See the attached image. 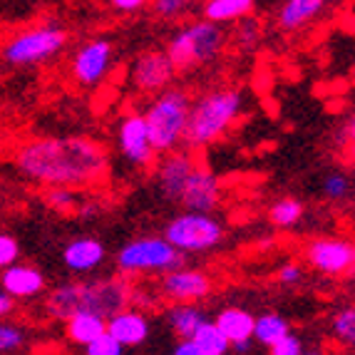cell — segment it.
<instances>
[{
	"label": "cell",
	"mask_w": 355,
	"mask_h": 355,
	"mask_svg": "<svg viewBox=\"0 0 355 355\" xmlns=\"http://www.w3.org/2000/svg\"><path fill=\"white\" fill-rule=\"evenodd\" d=\"M105 328L122 348H139L152 336V320L139 308H130V306H125L122 311L110 315Z\"/></svg>",
	"instance_id": "cell-16"
},
{
	"label": "cell",
	"mask_w": 355,
	"mask_h": 355,
	"mask_svg": "<svg viewBox=\"0 0 355 355\" xmlns=\"http://www.w3.org/2000/svg\"><path fill=\"white\" fill-rule=\"evenodd\" d=\"M214 279L202 268H187L182 266L169 268V271L159 273V284H157V293L162 298L172 303H196L211 296Z\"/></svg>",
	"instance_id": "cell-11"
},
{
	"label": "cell",
	"mask_w": 355,
	"mask_h": 355,
	"mask_svg": "<svg viewBox=\"0 0 355 355\" xmlns=\"http://www.w3.org/2000/svg\"><path fill=\"white\" fill-rule=\"evenodd\" d=\"M67 40H70V35H67L65 28H60L55 23H42L8 37L0 45V58L6 65L18 67V70L37 67L48 60L58 58L67 48Z\"/></svg>",
	"instance_id": "cell-5"
},
{
	"label": "cell",
	"mask_w": 355,
	"mask_h": 355,
	"mask_svg": "<svg viewBox=\"0 0 355 355\" xmlns=\"http://www.w3.org/2000/svg\"><path fill=\"white\" fill-rule=\"evenodd\" d=\"M105 326H107V320L100 318L97 313L77 311V313H72L65 318V338L72 345L85 348V345L92 343L100 333H105Z\"/></svg>",
	"instance_id": "cell-21"
},
{
	"label": "cell",
	"mask_w": 355,
	"mask_h": 355,
	"mask_svg": "<svg viewBox=\"0 0 355 355\" xmlns=\"http://www.w3.org/2000/svg\"><path fill=\"white\" fill-rule=\"evenodd\" d=\"M246 97L239 87H214L191 100L184 144L196 152L216 144L241 119Z\"/></svg>",
	"instance_id": "cell-2"
},
{
	"label": "cell",
	"mask_w": 355,
	"mask_h": 355,
	"mask_svg": "<svg viewBox=\"0 0 355 355\" xmlns=\"http://www.w3.org/2000/svg\"><path fill=\"white\" fill-rule=\"evenodd\" d=\"M196 164V157L189 147L187 149H172V152H164L159 166H157V187H159V194L164 196L166 202L177 204L179 191H182L184 182L191 174Z\"/></svg>",
	"instance_id": "cell-15"
},
{
	"label": "cell",
	"mask_w": 355,
	"mask_h": 355,
	"mask_svg": "<svg viewBox=\"0 0 355 355\" xmlns=\"http://www.w3.org/2000/svg\"><path fill=\"white\" fill-rule=\"evenodd\" d=\"M117 149L122 159L135 169H149L157 159V152L149 139L142 112H125L117 122Z\"/></svg>",
	"instance_id": "cell-12"
},
{
	"label": "cell",
	"mask_w": 355,
	"mask_h": 355,
	"mask_svg": "<svg viewBox=\"0 0 355 355\" xmlns=\"http://www.w3.org/2000/svg\"><path fill=\"white\" fill-rule=\"evenodd\" d=\"M331 333L343 348H355V308L343 306L338 308L331 318Z\"/></svg>",
	"instance_id": "cell-27"
},
{
	"label": "cell",
	"mask_w": 355,
	"mask_h": 355,
	"mask_svg": "<svg viewBox=\"0 0 355 355\" xmlns=\"http://www.w3.org/2000/svg\"><path fill=\"white\" fill-rule=\"evenodd\" d=\"M261 37H263V30L261 25L256 23L251 15H243L241 23H236V33H234V45L243 53H249V50L259 48L261 45Z\"/></svg>",
	"instance_id": "cell-29"
},
{
	"label": "cell",
	"mask_w": 355,
	"mask_h": 355,
	"mask_svg": "<svg viewBox=\"0 0 355 355\" xmlns=\"http://www.w3.org/2000/svg\"><path fill=\"white\" fill-rule=\"evenodd\" d=\"M268 353L271 355H301L303 353V340L296 333H286L284 338H279L273 345H268Z\"/></svg>",
	"instance_id": "cell-35"
},
{
	"label": "cell",
	"mask_w": 355,
	"mask_h": 355,
	"mask_svg": "<svg viewBox=\"0 0 355 355\" xmlns=\"http://www.w3.org/2000/svg\"><path fill=\"white\" fill-rule=\"evenodd\" d=\"M191 340H194L199 355H226V353H231V343L224 338V333L216 328V323L209 320V318L204 320L202 326L196 328L194 336H191Z\"/></svg>",
	"instance_id": "cell-25"
},
{
	"label": "cell",
	"mask_w": 355,
	"mask_h": 355,
	"mask_svg": "<svg viewBox=\"0 0 355 355\" xmlns=\"http://www.w3.org/2000/svg\"><path fill=\"white\" fill-rule=\"evenodd\" d=\"M209 315L204 313L202 308H196V303H174L166 311V323L172 328V333L177 338H191L194 331L202 326Z\"/></svg>",
	"instance_id": "cell-23"
},
{
	"label": "cell",
	"mask_w": 355,
	"mask_h": 355,
	"mask_svg": "<svg viewBox=\"0 0 355 355\" xmlns=\"http://www.w3.org/2000/svg\"><path fill=\"white\" fill-rule=\"evenodd\" d=\"M130 296L132 284L125 281V276L77 281V311H89L105 320L125 306H130Z\"/></svg>",
	"instance_id": "cell-8"
},
{
	"label": "cell",
	"mask_w": 355,
	"mask_h": 355,
	"mask_svg": "<svg viewBox=\"0 0 355 355\" xmlns=\"http://www.w3.org/2000/svg\"><path fill=\"white\" fill-rule=\"evenodd\" d=\"M189 107L191 95L187 89L174 87V85L157 92L154 100L149 102L142 117L157 154L182 147L184 135H187V122H189Z\"/></svg>",
	"instance_id": "cell-4"
},
{
	"label": "cell",
	"mask_w": 355,
	"mask_h": 355,
	"mask_svg": "<svg viewBox=\"0 0 355 355\" xmlns=\"http://www.w3.org/2000/svg\"><path fill=\"white\" fill-rule=\"evenodd\" d=\"M85 353L87 355H122L125 353V348L114 340L110 333H107V328H105V333H100V336L92 340V343H87L85 345Z\"/></svg>",
	"instance_id": "cell-33"
},
{
	"label": "cell",
	"mask_w": 355,
	"mask_h": 355,
	"mask_svg": "<svg viewBox=\"0 0 355 355\" xmlns=\"http://www.w3.org/2000/svg\"><path fill=\"white\" fill-rule=\"evenodd\" d=\"M114 65V45L107 37H89L75 50L70 72L80 87L92 89L105 83Z\"/></svg>",
	"instance_id": "cell-9"
},
{
	"label": "cell",
	"mask_w": 355,
	"mask_h": 355,
	"mask_svg": "<svg viewBox=\"0 0 355 355\" xmlns=\"http://www.w3.org/2000/svg\"><path fill=\"white\" fill-rule=\"evenodd\" d=\"M196 0H149L154 18L166 20V23H177V20L187 18L194 10Z\"/></svg>",
	"instance_id": "cell-28"
},
{
	"label": "cell",
	"mask_w": 355,
	"mask_h": 355,
	"mask_svg": "<svg viewBox=\"0 0 355 355\" xmlns=\"http://www.w3.org/2000/svg\"><path fill=\"white\" fill-rule=\"evenodd\" d=\"M303 216H306V207H303V202L293 199V196L279 199L268 209V224L276 226V229H293V226L301 224Z\"/></svg>",
	"instance_id": "cell-26"
},
{
	"label": "cell",
	"mask_w": 355,
	"mask_h": 355,
	"mask_svg": "<svg viewBox=\"0 0 355 355\" xmlns=\"http://www.w3.org/2000/svg\"><path fill=\"white\" fill-rule=\"evenodd\" d=\"M226 45H229V35L219 23L196 20V23L179 28L169 37L164 53L172 60L177 75H189V72L214 65L224 55Z\"/></svg>",
	"instance_id": "cell-3"
},
{
	"label": "cell",
	"mask_w": 355,
	"mask_h": 355,
	"mask_svg": "<svg viewBox=\"0 0 355 355\" xmlns=\"http://www.w3.org/2000/svg\"><path fill=\"white\" fill-rule=\"evenodd\" d=\"M147 6H149V0H110V8L117 12H125V15L144 10Z\"/></svg>",
	"instance_id": "cell-37"
},
{
	"label": "cell",
	"mask_w": 355,
	"mask_h": 355,
	"mask_svg": "<svg viewBox=\"0 0 355 355\" xmlns=\"http://www.w3.org/2000/svg\"><path fill=\"white\" fill-rule=\"evenodd\" d=\"M256 8V0H204L202 12L204 20H211V23H236L243 15H251Z\"/></svg>",
	"instance_id": "cell-22"
},
{
	"label": "cell",
	"mask_w": 355,
	"mask_h": 355,
	"mask_svg": "<svg viewBox=\"0 0 355 355\" xmlns=\"http://www.w3.org/2000/svg\"><path fill=\"white\" fill-rule=\"evenodd\" d=\"M326 6L328 0H284V6L276 12V25L284 33H301L326 10Z\"/></svg>",
	"instance_id": "cell-20"
},
{
	"label": "cell",
	"mask_w": 355,
	"mask_h": 355,
	"mask_svg": "<svg viewBox=\"0 0 355 355\" xmlns=\"http://www.w3.org/2000/svg\"><path fill=\"white\" fill-rule=\"evenodd\" d=\"M177 70L164 50H144L130 67V83L139 95H157L174 83Z\"/></svg>",
	"instance_id": "cell-13"
},
{
	"label": "cell",
	"mask_w": 355,
	"mask_h": 355,
	"mask_svg": "<svg viewBox=\"0 0 355 355\" xmlns=\"http://www.w3.org/2000/svg\"><path fill=\"white\" fill-rule=\"evenodd\" d=\"M12 164L20 177L37 187L87 189L105 179L110 154L105 144L85 135L37 137L20 144Z\"/></svg>",
	"instance_id": "cell-1"
},
{
	"label": "cell",
	"mask_w": 355,
	"mask_h": 355,
	"mask_svg": "<svg viewBox=\"0 0 355 355\" xmlns=\"http://www.w3.org/2000/svg\"><path fill=\"white\" fill-rule=\"evenodd\" d=\"M20 259V243L12 234L0 231V268L10 266Z\"/></svg>",
	"instance_id": "cell-34"
},
{
	"label": "cell",
	"mask_w": 355,
	"mask_h": 355,
	"mask_svg": "<svg viewBox=\"0 0 355 355\" xmlns=\"http://www.w3.org/2000/svg\"><path fill=\"white\" fill-rule=\"evenodd\" d=\"M303 281V266L296 261H288L279 268V284L281 286H298Z\"/></svg>",
	"instance_id": "cell-36"
},
{
	"label": "cell",
	"mask_w": 355,
	"mask_h": 355,
	"mask_svg": "<svg viewBox=\"0 0 355 355\" xmlns=\"http://www.w3.org/2000/svg\"><path fill=\"white\" fill-rule=\"evenodd\" d=\"M45 204L50 209L60 214H70L80 207V199H77V191L72 187H45V194H42Z\"/></svg>",
	"instance_id": "cell-30"
},
{
	"label": "cell",
	"mask_w": 355,
	"mask_h": 355,
	"mask_svg": "<svg viewBox=\"0 0 355 355\" xmlns=\"http://www.w3.org/2000/svg\"><path fill=\"white\" fill-rule=\"evenodd\" d=\"M350 187H353V184H350L348 174L331 172L326 179H323V187H320V191H323V196H326L331 204H340V202H348Z\"/></svg>",
	"instance_id": "cell-32"
},
{
	"label": "cell",
	"mask_w": 355,
	"mask_h": 355,
	"mask_svg": "<svg viewBox=\"0 0 355 355\" xmlns=\"http://www.w3.org/2000/svg\"><path fill=\"white\" fill-rule=\"evenodd\" d=\"M291 331L288 320L281 313H261L254 315V343L261 348L273 345L279 338H284Z\"/></svg>",
	"instance_id": "cell-24"
},
{
	"label": "cell",
	"mask_w": 355,
	"mask_h": 355,
	"mask_svg": "<svg viewBox=\"0 0 355 355\" xmlns=\"http://www.w3.org/2000/svg\"><path fill=\"white\" fill-rule=\"evenodd\" d=\"M216 328L224 333V338L231 343L234 353H254V313L246 308L229 306L221 308L216 318Z\"/></svg>",
	"instance_id": "cell-17"
},
{
	"label": "cell",
	"mask_w": 355,
	"mask_h": 355,
	"mask_svg": "<svg viewBox=\"0 0 355 355\" xmlns=\"http://www.w3.org/2000/svg\"><path fill=\"white\" fill-rule=\"evenodd\" d=\"M162 236L172 243L174 249L187 254H207V251L221 246L226 239V229L214 211H191L184 209L182 214L166 221Z\"/></svg>",
	"instance_id": "cell-6"
},
{
	"label": "cell",
	"mask_w": 355,
	"mask_h": 355,
	"mask_svg": "<svg viewBox=\"0 0 355 355\" xmlns=\"http://www.w3.org/2000/svg\"><path fill=\"white\" fill-rule=\"evenodd\" d=\"M45 273L40 268L30 266V263H10V266L0 268V286L6 293H10L15 301L18 298H35L45 291Z\"/></svg>",
	"instance_id": "cell-19"
},
{
	"label": "cell",
	"mask_w": 355,
	"mask_h": 355,
	"mask_svg": "<svg viewBox=\"0 0 355 355\" xmlns=\"http://www.w3.org/2000/svg\"><path fill=\"white\" fill-rule=\"evenodd\" d=\"M221 199H224L221 179L209 166L196 162L179 191L177 204L182 209H191V211H216L221 207Z\"/></svg>",
	"instance_id": "cell-14"
},
{
	"label": "cell",
	"mask_w": 355,
	"mask_h": 355,
	"mask_svg": "<svg viewBox=\"0 0 355 355\" xmlns=\"http://www.w3.org/2000/svg\"><path fill=\"white\" fill-rule=\"evenodd\" d=\"M114 263L122 276H159L169 268L182 266L184 254L174 249L164 236H139L127 241L117 251Z\"/></svg>",
	"instance_id": "cell-7"
},
{
	"label": "cell",
	"mask_w": 355,
	"mask_h": 355,
	"mask_svg": "<svg viewBox=\"0 0 355 355\" xmlns=\"http://www.w3.org/2000/svg\"><path fill=\"white\" fill-rule=\"evenodd\" d=\"M12 311H15V298L0 288V318H8V315H12Z\"/></svg>",
	"instance_id": "cell-38"
},
{
	"label": "cell",
	"mask_w": 355,
	"mask_h": 355,
	"mask_svg": "<svg viewBox=\"0 0 355 355\" xmlns=\"http://www.w3.org/2000/svg\"><path fill=\"white\" fill-rule=\"evenodd\" d=\"M303 259L323 276H350L355 266V246L343 236H320L308 241Z\"/></svg>",
	"instance_id": "cell-10"
},
{
	"label": "cell",
	"mask_w": 355,
	"mask_h": 355,
	"mask_svg": "<svg viewBox=\"0 0 355 355\" xmlns=\"http://www.w3.org/2000/svg\"><path fill=\"white\" fill-rule=\"evenodd\" d=\"M107 249L105 243L95 236H77L65 243L62 249V263L72 273H92L105 263Z\"/></svg>",
	"instance_id": "cell-18"
},
{
	"label": "cell",
	"mask_w": 355,
	"mask_h": 355,
	"mask_svg": "<svg viewBox=\"0 0 355 355\" xmlns=\"http://www.w3.org/2000/svg\"><path fill=\"white\" fill-rule=\"evenodd\" d=\"M28 345V331L18 323H8L0 318V353H18Z\"/></svg>",
	"instance_id": "cell-31"
}]
</instances>
